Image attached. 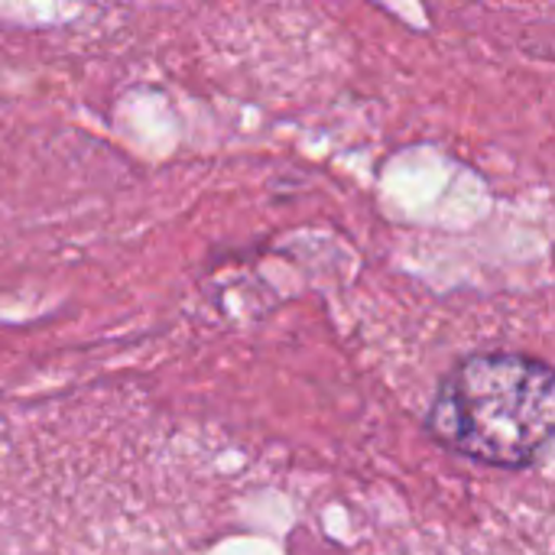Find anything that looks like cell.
<instances>
[{"instance_id":"obj_1","label":"cell","mask_w":555,"mask_h":555,"mask_svg":"<svg viewBox=\"0 0 555 555\" xmlns=\"http://www.w3.org/2000/svg\"><path fill=\"white\" fill-rule=\"evenodd\" d=\"M553 367L514 351L459 364L429 410V429L446 449L494 468L533 465L553 439Z\"/></svg>"}]
</instances>
